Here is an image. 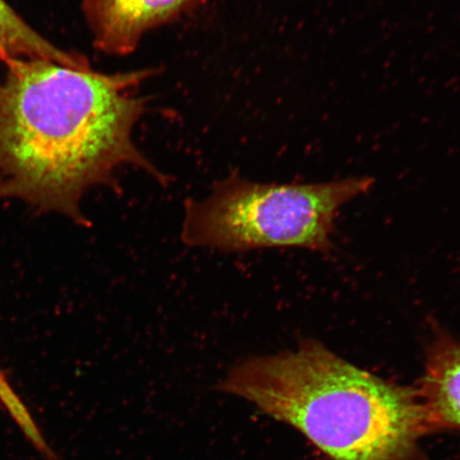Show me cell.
<instances>
[{"label": "cell", "mask_w": 460, "mask_h": 460, "mask_svg": "<svg viewBox=\"0 0 460 460\" xmlns=\"http://www.w3.org/2000/svg\"><path fill=\"white\" fill-rule=\"evenodd\" d=\"M4 65L0 200L19 199L89 227L80 208L85 192L119 189L124 166L168 183L132 139L146 111L140 85L153 70L102 74L84 56L66 63L16 58Z\"/></svg>", "instance_id": "1"}, {"label": "cell", "mask_w": 460, "mask_h": 460, "mask_svg": "<svg viewBox=\"0 0 460 460\" xmlns=\"http://www.w3.org/2000/svg\"><path fill=\"white\" fill-rule=\"evenodd\" d=\"M217 389L290 425L330 460H420V442L431 433L418 390L313 341L239 362Z\"/></svg>", "instance_id": "2"}, {"label": "cell", "mask_w": 460, "mask_h": 460, "mask_svg": "<svg viewBox=\"0 0 460 460\" xmlns=\"http://www.w3.org/2000/svg\"><path fill=\"white\" fill-rule=\"evenodd\" d=\"M369 177L309 185L245 180L237 172L205 199L185 201L181 238L189 247L246 252L275 247L324 251L345 204L371 189Z\"/></svg>", "instance_id": "3"}, {"label": "cell", "mask_w": 460, "mask_h": 460, "mask_svg": "<svg viewBox=\"0 0 460 460\" xmlns=\"http://www.w3.org/2000/svg\"><path fill=\"white\" fill-rule=\"evenodd\" d=\"M193 0H84L86 22L97 49L109 55H129L143 34L170 22Z\"/></svg>", "instance_id": "4"}, {"label": "cell", "mask_w": 460, "mask_h": 460, "mask_svg": "<svg viewBox=\"0 0 460 460\" xmlns=\"http://www.w3.org/2000/svg\"><path fill=\"white\" fill-rule=\"evenodd\" d=\"M418 394L431 431H460V341L447 333L436 337Z\"/></svg>", "instance_id": "5"}, {"label": "cell", "mask_w": 460, "mask_h": 460, "mask_svg": "<svg viewBox=\"0 0 460 460\" xmlns=\"http://www.w3.org/2000/svg\"><path fill=\"white\" fill-rule=\"evenodd\" d=\"M80 56L58 49L29 26L5 0H0V61L25 58L66 63Z\"/></svg>", "instance_id": "6"}]
</instances>
